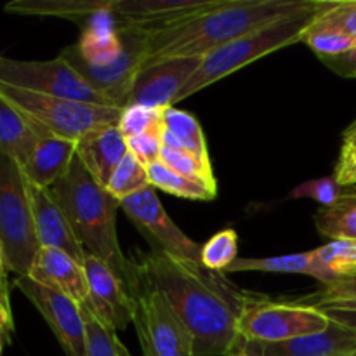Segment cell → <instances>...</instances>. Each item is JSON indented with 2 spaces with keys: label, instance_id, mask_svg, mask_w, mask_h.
Here are the masks:
<instances>
[{
  "label": "cell",
  "instance_id": "1",
  "mask_svg": "<svg viewBox=\"0 0 356 356\" xmlns=\"http://www.w3.org/2000/svg\"><path fill=\"white\" fill-rule=\"evenodd\" d=\"M138 280L162 292L193 341V356H229L242 346L238 320L247 292L229 284L225 273L159 252H136Z\"/></svg>",
  "mask_w": 356,
  "mask_h": 356
},
{
  "label": "cell",
  "instance_id": "2",
  "mask_svg": "<svg viewBox=\"0 0 356 356\" xmlns=\"http://www.w3.org/2000/svg\"><path fill=\"white\" fill-rule=\"evenodd\" d=\"M320 0H219L214 7L148 35L143 65L165 58H205L254 30L316 7ZM141 65V66H143Z\"/></svg>",
  "mask_w": 356,
  "mask_h": 356
},
{
  "label": "cell",
  "instance_id": "3",
  "mask_svg": "<svg viewBox=\"0 0 356 356\" xmlns=\"http://www.w3.org/2000/svg\"><path fill=\"white\" fill-rule=\"evenodd\" d=\"M49 190L68 218L86 252L110 264L132 294L138 275L132 261L124 256L118 243L117 211L120 202L87 172L76 156L68 172Z\"/></svg>",
  "mask_w": 356,
  "mask_h": 356
},
{
  "label": "cell",
  "instance_id": "4",
  "mask_svg": "<svg viewBox=\"0 0 356 356\" xmlns=\"http://www.w3.org/2000/svg\"><path fill=\"white\" fill-rule=\"evenodd\" d=\"M323 6H325V0H320L313 9L282 17V19L275 21V23L266 24V26L259 28V30L250 31V33L243 35V37L229 42V44H225L222 47L209 52L202 59L200 68L197 70L193 79L179 92L176 103L193 96L195 92L212 86L218 80L238 72V70L250 65L256 59L264 58V56L271 54V52L278 51V49L302 42V37H305L308 28L313 24V21L316 19Z\"/></svg>",
  "mask_w": 356,
  "mask_h": 356
},
{
  "label": "cell",
  "instance_id": "5",
  "mask_svg": "<svg viewBox=\"0 0 356 356\" xmlns=\"http://www.w3.org/2000/svg\"><path fill=\"white\" fill-rule=\"evenodd\" d=\"M0 249L6 271L28 277L37 256L30 184L19 163L0 149Z\"/></svg>",
  "mask_w": 356,
  "mask_h": 356
},
{
  "label": "cell",
  "instance_id": "6",
  "mask_svg": "<svg viewBox=\"0 0 356 356\" xmlns=\"http://www.w3.org/2000/svg\"><path fill=\"white\" fill-rule=\"evenodd\" d=\"M0 96L23 115L38 134L45 132L68 141H76L96 127L118 125L122 117V108L45 96L6 83H0Z\"/></svg>",
  "mask_w": 356,
  "mask_h": 356
},
{
  "label": "cell",
  "instance_id": "7",
  "mask_svg": "<svg viewBox=\"0 0 356 356\" xmlns=\"http://www.w3.org/2000/svg\"><path fill=\"white\" fill-rule=\"evenodd\" d=\"M329 323V316L315 306L249 294L238 320V334L243 343L273 344L323 332Z\"/></svg>",
  "mask_w": 356,
  "mask_h": 356
},
{
  "label": "cell",
  "instance_id": "8",
  "mask_svg": "<svg viewBox=\"0 0 356 356\" xmlns=\"http://www.w3.org/2000/svg\"><path fill=\"white\" fill-rule=\"evenodd\" d=\"M0 83L45 96L113 106L110 99L94 90L61 56L49 61H21L0 56Z\"/></svg>",
  "mask_w": 356,
  "mask_h": 356
},
{
  "label": "cell",
  "instance_id": "9",
  "mask_svg": "<svg viewBox=\"0 0 356 356\" xmlns=\"http://www.w3.org/2000/svg\"><path fill=\"white\" fill-rule=\"evenodd\" d=\"M136 325L143 355L193 356V341L162 292L149 289L138 280L132 292Z\"/></svg>",
  "mask_w": 356,
  "mask_h": 356
},
{
  "label": "cell",
  "instance_id": "10",
  "mask_svg": "<svg viewBox=\"0 0 356 356\" xmlns=\"http://www.w3.org/2000/svg\"><path fill=\"white\" fill-rule=\"evenodd\" d=\"M125 216L139 229L146 242L152 247V252L165 254L176 259L202 264V245L184 235L179 226L170 219L163 205L160 204L155 188L148 186L139 193L120 202Z\"/></svg>",
  "mask_w": 356,
  "mask_h": 356
},
{
  "label": "cell",
  "instance_id": "11",
  "mask_svg": "<svg viewBox=\"0 0 356 356\" xmlns=\"http://www.w3.org/2000/svg\"><path fill=\"white\" fill-rule=\"evenodd\" d=\"M14 285L44 316L66 356H87V330L80 305L30 277H17Z\"/></svg>",
  "mask_w": 356,
  "mask_h": 356
},
{
  "label": "cell",
  "instance_id": "12",
  "mask_svg": "<svg viewBox=\"0 0 356 356\" xmlns=\"http://www.w3.org/2000/svg\"><path fill=\"white\" fill-rule=\"evenodd\" d=\"M204 58H165L146 63L134 75L129 89V104L149 108H172L177 96L200 68Z\"/></svg>",
  "mask_w": 356,
  "mask_h": 356
},
{
  "label": "cell",
  "instance_id": "13",
  "mask_svg": "<svg viewBox=\"0 0 356 356\" xmlns=\"http://www.w3.org/2000/svg\"><path fill=\"white\" fill-rule=\"evenodd\" d=\"M83 270L89 284V298L83 305L113 330H124L134 320V298L122 278L99 257L87 254Z\"/></svg>",
  "mask_w": 356,
  "mask_h": 356
},
{
  "label": "cell",
  "instance_id": "14",
  "mask_svg": "<svg viewBox=\"0 0 356 356\" xmlns=\"http://www.w3.org/2000/svg\"><path fill=\"white\" fill-rule=\"evenodd\" d=\"M219 0H113L111 14L117 24L136 26L148 35L160 28L197 16Z\"/></svg>",
  "mask_w": 356,
  "mask_h": 356
},
{
  "label": "cell",
  "instance_id": "15",
  "mask_svg": "<svg viewBox=\"0 0 356 356\" xmlns=\"http://www.w3.org/2000/svg\"><path fill=\"white\" fill-rule=\"evenodd\" d=\"M30 184L31 211H33L35 235H37L40 249H58L72 256L73 259L83 264L87 252L75 236L68 218L63 209L52 197L49 188H40Z\"/></svg>",
  "mask_w": 356,
  "mask_h": 356
},
{
  "label": "cell",
  "instance_id": "16",
  "mask_svg": "<svg viewBox=\"0 0 356 356\" xmlns=\"http://www.w3.org/2000/svg\"><path fill=\"white\" fill-rule=\"evenodd\" d=\"M242 348L252 356H343L356 350V334L330 320L323 332L285 343H242Z\"/></svg>",
  "mask_w": 356,
  "mask_h": 356
},
{
  "label": "cell",
  "instance_id": "17",
  "mask_svg": "<svg viewBox=\"0 0 356 356\" xmlns=\"http://www.w3.org/2000/svg\"><path fill=\"white\" fill-rule=\"evenodd\" d=\"M127 153V138L118 125L96 127L75 141V156L103 188Z\"/></svg>",
  "mask_w": 356,
  "mask_h": 356
},
{
  "label": "cell",
  "instance_id": "18",
  "mask_svg": "<svg viewBox=\"0 0 356 356\" xmlns=\"http://www.w3.org/2000/svg\"><path fill=\"white\" fill-rule=\"evenodd\" d=\"M28 277L44 287L68 296L76 305H83L89 298V284L83 264L63 250L44 247L38 249Z\"/></svg>",
  "mask_w": 356,
  "mask_h": 356
},
{
  "label": "cell",
  "instance_id": "19",
  "mask_svg": "<svg viewBox=\"0 0 356 356\" xmlns=\"http://www.w3.org/2000/svg\"><path fill=\"white\" fill-rule=\"evenodd\" d=\"M73 159L75 141L40 132L30 156L21 169L28 183L40 188H51L68 172Z\"/></svg>",
  "mask_w": 356,
  "mask_h": 356
},
{
  "label": "cell",
  "instance_id": "20",
  "mask_svg": "<svg viewBox=\"0 0 356 356\" xmlns=\"http://www.w3.org/2000/svg\"><path fill=\"white\" fill-rule=\"evenodd\" d=\"M111 3L113 0H13L3 9L21 16L63 17L86 26L96 16L111 10Z\"/></svg>",
  "mask_w": 356,
  "mask_h": 356
},
{
  "label": "cell",
  "instance_id": "21",
  "mask_svg": "<svg viewBox=\"0 0 356 356\" xmlns=\"http://www.w3.org/2000/svg\"><path fill=\"white\" fill-rule=\"evenodd\" d=\"M162 141L163 146L190 153L211 165L207 141H205L200 122L188 111L176 110L174 106L163 110Z\"/></svg>",
  "mask_w": 356,
  "mask_h": 356
},
{
  "label": "cell",
  "instance_id": "22",
  "mask_svg": "<svg viewBox=\"0 0 356 356\" xmlns=\"http://www.w3.org/2000/svg\"><path fill=\"white\" fill-rule=\"evenodd\" d=\"M236 271H264V273H294L308 275L320 284H325L327 278L322 266L318 264L315 250L289 256L275 257H236L232 266L225 273H236Z\"/></svg>",
  "mask_w": 356,
  "mask_h": 356
},
{
  "label": "cell",
  "instance_id": "23",
  "mask_svg": "<svg viewBox=\"0 0 356 356\" xmlns=\"http://www.w3.org/2000/svg\"><path fill=\"white\" fill-rule=\"evenodd\" d=\"M37 139L38 132L33 125L6 97L0 96V149L23 165Z\"/></svg>",
  "mask_w": 356,
  "mask_h": 356
},
{
  "label": "cell",
  "instance_id": "24",
  "mask_svg": "<svg viewBox=\"0 0 356 356\" xmlns=\"http://www.w3.org/2000/svg\"><path fill=\"white\" fill-rule=\"evenodd\" d=\"M315 221L320 235L330 240H356V188H348L337 204L320 209Z\"/></svg>",
  "mask_w": 356,
  "mask_h": 356
},
{
  "label": "cell",
  "instance_id": "25",
  "mask_svg": "<svg viewBox=\"0 0 356 356\" xmlns=\"http://www.w3.org/2000/svg\"><path fill=\"white\" fill-rule=\"evenodd\" d=\"M148 177L149 184L155 190H162L165 193L174 195V197L186 198V200L209 202L214 200L216 195H218V188L188 179V177L181 176L170 167H167L162 160L148 165Z\"/></svg>",
  "mask_w": 356,
  "mask_h": 356
},
{
  "label": "cell",
  "instance_id": "26",
  "mask_svg": "<svg viewBox=\"0 0 356 356\" xmlns=\"http://www.w3.org/2000/svg\"><path fill=\"white\" fill-rule=\"evenodd\" d=\"M315 256L325 273V284L337 278L356 277V240H330L315 249Z\"/></svg>",
  "mask_w": 356,
  "mask_h": 356
},
{
  "label": "cell",
  "instance_id": "27",
  "mask_svg": "<svg viewBox=\"0 0 356 356\" xmlns=\"http://www.w3.org/2000/svg\"><path fill=\"white\" fill-rule=\"evenodd\" d=\"M87 330V356H131L117 336V330L104 325L87 305H80Z\"/></svg>",
  "mask_w": 356,
  "mask_h": 356
},
{
  "label": "cell",
  "instance_id": "28",
  "mask_svg": "<svg viewBox=\"0 0 356 356\" xmlns=\"http://www.w3.org/2000/svg\"><path fill=\"white\" fill-rule=\"evenodd\" d=\"M148 186H152L148 177V167L139 162L132 153H127L124 160L118 163L115 172L111 174L110 181L106 184V190L118 202H122Z\"/></svg>",
  "mask_w": 356,
  "mask_h": 356
},
{
  "label": "cell",
  "instance_id": "29",
  "mask_svg": "<svg viewBox=\"0 0 356 356\" xmlns=\"http://www.w3.org/2000/svg\"><path fill=\"white\" fill-rule=\"evenodd\" d=\"M238 252V235L235 229H221L202 245L200 261L205 270L212 273H225Z\"/></svg>",
  "mask_w": 356,
  "mask_h": 356
},
{
  "label": "cell",
  "instance_id": "30",
  "mask_svg": "<svg viewBox=\"0 0 356 356\" xmlns=\"http://www.w3.org/2000/svg\"><path fill=\"white\" fill-rule=\"evenodd\" d=\"M305 305L318 309H353L356 312V277L337 278L323 284L312 298L305 299Z\"/></svg>",
  "mask_w": 356,
  "mask_h": 356
},
{
  "label": "cell",
  "instance_id": "31",
  "mask_svg": "<svg viewBox=\"0 0 356 356\" xmlns=\"http://www.w3.org/2000/svg\"><path fill=\"white\" fill-rule=\"evenodd\" d=\"M302 42L308 44L315 51L318 59L343 54V52L350 51V49H353L356 45V40L353 37L336 30V28L325 26V24L318 23L316 19L308 28V31L302 37Z\"/></svg>",
  "mask_w": 356,
  "mask_h": 356
},
{
  "label": "cell",
  "instance_id": "32",
  "mask_svg": "<svg viewBox=\"0 0 356 356\" xmlns=\"http://www.w3.org/2000/svg\"><path fill=\"white\" fill-rule=\"evenodd\" d=\"M160 160H162L167 167H170V169L176 170L181 176L188 177V179H193L198 181V183L209 184V186L212 188H218L216 177L214 174H212V167L209 165V163H204L202 160H198L197 156L190 155V153L169 148V146H163Z\"/></svg>",
  "mask_w": 356,
  "mask_h": 356
},
{
  "label": "cell",
  "instance_id": "33",
  "mask_svg": "<svg viewBox=\"0 0 356 356\" xmlns=\"http://www.w3.org/2000/svg\"><path fill=\"white\" fill-rule=\"evenodd\" d=\"M167 110V108H165ZM163 127V110L160 108L141 106V104H129L122 110L118 129L125 138L143 134V132L156 131Z\"/></svg>",
  "mask_w": 356,
  "mask_h": 356
},
{
  "label": "cell",
  "instance_id": "34",
  "mask_svg": "<svg viewBox=\"0 0 356 356\" xmlns=\"http://www.w3.org/2000/svg\"><path fill=\"white\" fill-rule=\"evenodd\" d=\"M316 21L336 28L356 40V0H325Z\"/></svg>",
  "mask_w": 356,
  "mask_h": 356
},
{
  "label": "cell",
  "instance_id": "35",
  "mask_svg": "<svg viewBox=\"0 0 356 356\" xmlns=\"http://www.w3.org/2000/svg\"><path fill=\"white\" fill-rule=\"evenodd\" d=\"M348 188L341 186L336 181V177H320V179L306 181V183L299 184L294 188L291 193L292 198H312V200L318 202L322 207H330V205L337 204L341 198L346 195Z\"/></svg>",
  "mask_w": 356,
  "mask_h": 356
},
{
  "label": "cell",
  "instance_id": "36",
  "mask_svg": "<svg viewBox=\"0 0 356 356\" xmlns=\"http://www.w3.org/2000/svg\"><path fill=\"white\" fill-rule=\"evenodd\" d=\"M162 129H156V131L143 132V134L132 136L127 138V148L129 153L136 156L141 163H145L146 167L152 165V163L159 162L160 155H162L163 149V141H162Z\"/></svg>",
  "mask_w": 356,
  "mask_h": 356
},
{
  "label": "cell",
  "instance_id": "37",
  "mask_svg": "<svg viewBox=\"0 0 356 356\" xmlns=\"http://www.w3.org/2000/svg\"><path fill=\"white\" fill-rule=\"evenodd\" d=\"M334 177L344 188H353L356 184V146H344L341 148L337 159Z\"/></svg>",
  "mask_w": 356,
  "mask_h": 356
},
{
  "label": "cell",
  "instance_id": "38",
  "mask_svg": "<svg viewBox=\"0 0 356 356\" xmlns=\"http://www.w3.org/2000/svg\"><path fill=\"white\" fill-rule=\"evenodd\" d=\"M14 334V318L10 309L9 287H7V273L0 271V339L3 344H10Z\"/></svg>",
  "mask_w": 356,
  "mask_h": 356
},
{
  "label": "cell",
  "instance_id": "39",
  "mask_svg": "<svg viewBox=\"0 0 356 356\" xmlns=\"http://www.w3.org/2000/svg\"><path fill=\"white\" fill-rule=\"evenodd\" d=\"M320 61L337 75L346 76V79H356V45L350 51L343 52V54L320 58Z\"/></svg>",
  "mask_w": 356,
  "mask_h": 356
},
{
  "label": "cell",
  "instance_id": "40",
  "mask_svg": "<svg viewBox=\"0 0 356 356\" xmlns=\"http://www.w3.org/2000/svg\"><path fill=\"white\" fill-rule=\"evenodd\" d=\"M329 320L341 323L356 334V312L353 309H323Z\"/></svg>",
  "mask_w": 356,
  "mask_h": 356
},
{
  "label": "cell",
  "instance_id": "41",
  "mask_svg": "<svg viewBox=\"0 0 356 356\" xmlns=\"http://www.w3.org/2000/svg\"><path fill=\"white\" fill-rule=\"evenodd\" d=\"M343 145L344 146H356V120L346 129V131H344Z\"/></svg>",
  "mask_w": 356,
  "mask_h": 356
},
{
  "label": "cell",
  "instance_id": "42",
  "mask_svg": "<svg viewBox=\"0 0 356 356\" xmlns=\"http://www.w3.org/2000/svg\"><path fill=\"white\" fill-rule=\"evenodd\" d=\"M229 356H252V355H249V353H247V351H245V348H242V346H240L238 350H236V351H233V353L229 355Z\"/></svg>",
  "mask_w": 356,
  "mask_h": 356
},
{
  "label": "cell",
  "instance_id": "43",
  "mask_svg": "<svg viewBox=\"0 0 356 356\" xmlns=\"http://www.w3.org/2000/svg\"><path fill=\"white\" fill-rule=\"evenodd\" d=\"M0 271H2V273H7V271H6V266H3V259H2V249H0Z\"/></svg>",
  "mask_w": 356,
  "mask_h": 356
},
{
  "label": "cell",
  "instance_id": "44",
  "mask_svg": "<svg viewBox=\"0 0 356 356\" xmlns=\"http://www.w3.org/2000/svg\"><path fill=\"white\" fill-rule=\"evenodd\" d=\"M343 356H356V350L351 351V353H348V355H343Z\"/></svg>",
  "mask_w": 356,
  "mask_h": 356
},
{
  "label": "cell",
  "instance_id": "45",
  "mask_svg": "<svg viewBox=\"0 0 356 356\" xmlns=\"http://www.w3.org/2000/svg\"><path fill=\"white\" fill-rule=\"evenodd\" d=\"M2 348H3V343H2V339H0V356H2Z\"/></svg>",
  "mask_w": 356,
  "mask_h": 356
},
{
  "label": "cell",
  "instance_id": "46",
  "mask_svg": "<svg viewBox=\"0 0 356 356\" xmlns=\"http://www.w3.org/2000/svg\"><path fill=\"white\" fill-rule=\"evenodd\" d=\"M143 356H153V355H143Z\"/></svg>",
  "mask_w": 356,
  "mask_h": 356
}]
</instances>
